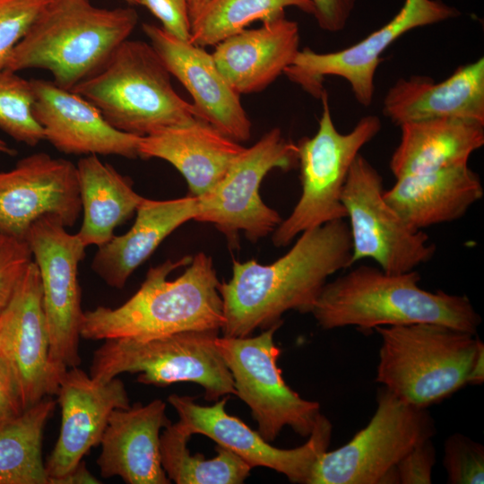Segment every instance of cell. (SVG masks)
<instances>
[{"label":"cell","instance_id":"29","mask_svg":"<svg viewBox=\"0 0 484 484\" xmlns=\"http://www.w3.org/2000/svg\"><path fill=\"white\" fill-rule=\"evenodd\" d=\"M55 406L46 396L0 427V484H48L42 437Z\"/></svg>","mask_w":484,"mask_h":484},{"label":"cell","instance_id":"4","mask_svg":"<svg viewBox=\"0 0 484 484\" xmlns=\"http://www.w3.org/2000/svg\"><path fill=\"white\" fill-rule=\"evenodd\" d=\"M138 22L132 7L102 8L91 0H51L11 53L5 69L48 71L73 90L99 72Z\"/></svg>","mask_w":484,"mask_h":484},{"label":"cell","instance_id":"21","mask_svg":"<svg viewBox=\"0 0 484 484\" xmlns=\"http://www.w3.org/2000/svg\"><path fill=\"white\" fill-rule=\"evenodd\" d=\"M383 113L393 124L459 117L484 124V58L458 67L445 80L400 78L387 91Z\"/></svg>","mask_w":484,"mask_h":484},{"label":"cell","instance_id":"13","mask_svg":"<svg viewBox=\"0 0 484 484\" xmlns=\"http://www.w3.org/2000/svg\"><path fill=\"white\" fill-rule=\"evenodd\" d=\"M383 177L359 154L348 174L341 203L349 219L351 264L371 259L388 273L414 271L436 252L423 230L409 228L384 197Z\"/></svg>","mask_w":484,"mask_h":484},{"label":"cell","instance_id":"20","mask_svg":"<svg viewBox=\"0 0 484 484\" xmlns=\"http://www.w3.org/2000/svg\"><path fill=\"white\" fill-rule=\"evenodd\" d=\"M169 423L160 399L114 410L97 459L101 477H120L127 484L170 483L160 454V431Z\"/></svg>","mask_w":484,"mask_h":484},{"label":"cell","instance_id":"18","mask_svg":"<svg viewBox=\"0 0 484 484\" xmlns=\"http://www.w3.org/2000/svg\"><path fill=\"white\" fill-rule=\"evenodd\" d=\"M143 30L169 73L192 96L199 118L238 143L247 141L251 122L239 94L222 75L212 55L154 24L143 23Z\"/></svg>","mask_w":484,"mask_h":484},{"label":"cell","instance_id":"37","mask_svg":"<svg viewBox=\"0 0 484 484\" xmlns=\"http://www.w3.org/2000/svg\"><path fill=\"white\" fill-rule=\"evenodd\" d=\"M134 4L145 6L170 35L190 41L191 19L187 0H134Z\"/></svg>","mask_w":484,"mask_h":484},{"label":"cell","instance_id":"28","mask_svg":"<svg viewBox=\"0 0 484 484\" xmlns=\"http://www.w3.org/2000/svg\"><path fill=\"white\" fill-rule=\"evenodd\" d=\"M77 175L83 219L76 233L87 247L108 242L115 229L129 219L143 197L133 188L132 181L97 155L79 160Z\"/></svg>","mask_w":484,"mask_h":484},{"label":"cell","instance_id":"23","mask_svg":"<svg viewBox=\"0 0 484 484\" xmlns=\"http://www.w3.org/2000/svg\"><path fill=\"white\" fill-rule=\"evenodd\" d=\"M245 147L201 118L140 138L138 156L173 165L185 177L192 196L212 189Z\"/></svg>","mask_w":484,"mask_h":484},{"label":"cell","instance_id":"25","mask_svg":"<svg viewBox=\"0 0 484 484\" xmlns=\"http://www.w3.org/2000/svg\"><path fill=\"white\" fill-rule=\"evenodd\" d=\"M135 212L131 229L98 247L92 260L94 272L112 288L122 289L130 275L168 236L182 224L194 220L197 198L192 195L172 200L143 197Z\"/></svg>","mask_w":484,"mask_h":484},{"label":"cell","instance_id":"27","mask_svg":"<svg viewBox=\"0 0 484 484\" xmlns=\"http://www.w3.org/2000/svg\"><path fill=\"white\" fill-rule=\"evenodd\" d=\"M8 344L19 378L24 410L51 395L49 336L42 307L38 266L32 261L12 299Z\"/></svg>","mask_w":484,"mask_h":484},{"label":"cell","instance_id":"45","mask_svg":"<svg viewBox=\"0 0 484 484\" xmlns=\"http://www.w3.org/2000/svg\"><path fill=\"white\" fill-rule=\"evenodd\" d=\"M124 1H125L129 4H134V0H124Z\"/></svg>","mask_w":484,"mask_h":484},{"label":"cell","instance_id":"35","mask_svg":"<svg viewBox=\"0 0 484 484\" xmlns=\"http://www.w3.org/2000/svg\"><path fill=\"white\" fill-rule=\"evenodd\" d=\"M32 261L28 242L0 229V315L10 304Z\"/></svg>","mask_w":484,"mask_h":484},{"label":"cell","instance_id":"1","mask_svg":"<svg viewBox=\"0 0 484 484\" xmlns=\"http://www.w3.org/2000/svg\"><path fill=\"white\" fill-rule=\"evenodd\" d=\"M292 247L269 264L233 261L232 276L220 283L223 336L245 337L282 323L290 310L310 313L330 276L351 266L345 219L298 235Z\"/></svg>","mask_w":484,"mask_h":484},{"label":"cell","instance_id":"38","mask_svg":"<svg viewBox=\"0 0 484 484\" xmlns=\"http://www.w3.org/2000/svg\"><path fill=\"white\" fill-rule=\"evenodd\" d=\"M436 462V451L431 438L420 441L397 463L402 484H430Z\"/></svg>","mask_w":484,"mask_h":484},{"label":"cell","instance_id":"17","mask_svg":"<svg viewBox=\"0 0 484 484\" xmlns=\"http://www.w3.org/2000/svg\"><path fill=\"white\" fill-rule=\"evenodd\" d=\"M61 408L59 436L45 462L48 484L75 467L100 445L110 414L130 407L124 383L117 376L99 382L78 367L66 370L56 394Z\"/></svg>","mask_w":484,"mask_h":484},{"label":"cell","instance_id":"5","mask_svg":"<svg viewBox=\"0 0 484 484\" xmlns=\"http://www.w3.org/2000/svg\"><path fill=\"white\" fill-rule=\"evenodd\" d=\"M376 382L403 402L428 408L467 385L484 345L466 331L440 324L378 326Z\"/></svg>","mask_w":484,"mask_h":484},{"label":"cell","instance_id":"12","mask_svg":"<svg viewBox=\"0 0 484 484\" xmlns=\"http://www.w3.org/2000/svg\"><path fill=\"white\" fill-rule=\"evenodd\" d=\"M282 323L256 336L217 337V349L229 370L238 395L251 410L258 433L273 441L286 426L307 437L318 416L320 404L303 399L284 381L277 361L281 350L273 334Z\"/></svg>","mask_w":484,"mask_h":484},{"label":"cell","instance_id":"33","mask_svg":"<svg viewBox=\"0 0 484 484\" xmlns=\"http://www.w3.org/2000/svg\"><path fill=\"white\" fill-rule=\"evenodd\" d=\"M443 464L449 484L484 483V447L464 435L445 440Z\"/></svg>","mask_w":484,"mask_h":484},{"label":"cell","instance_id":"34","mask_svg":"<svg viewBox=\"0 0 484 484\" xmlns=\"http://www.w3.org/2000/svg\"><path fill=\"white\" fill-rule=\"evenodd\" d=\"M51 0H0V70Z\"/></svg>","mask_w":484,"mask_h":484},{"label":"cell","instance_id":"31","mask_svg":"<svg viewBox=\"0 0 484 484\" xmlns=\"http://www.w3.org/2000/svg\"><path fill=\"white\" fill-rule=\"evenodd\" d=\"M288 7L313 13L308 0H210L192 21L190 42L202 48L215 46L255 21L285 15Z\"/></svg>","mask_w":484,"mask_h":484},{"label":"cell","instance_id":"43","mask_svg":"<svg viewBox=\"0 0 484 484\" xmlns=\"http://www.w3.org/2000/svg\"><path fill=\"white\" fill-rule=\"evenodd\" d=\"M209 1L210 0H187L191 23Z\"/></svg>","mask_w":484,"mask_h":484},{"label":"cell","instance_id":"3","mask_svg":"<svg viewBox=\"0 0 484 484\" xmlns=\"http://www.w3.org/2000/svg\"><path fill=\"white\" fill-rule=\"evenodd\" d=\"M419 281L416 270L388 273L359 265L327 281L310 313L324 330L432 323L477 333L481 317L468 297L428 291Z\"/></svg>","mask_w":484,"mask_h":484},{"label":"cell","instance_id":"9","mask_svg":"<svg viewBox=\"0 0 484 484\" xmlns=\"http://www.w3.org/2000/svg\"><path fill=\"white\" fill-rule=\"evenodd\" d=\"M25 240L40 277L42 307L49 336L48 375L53 395L56 394L66 370L81 364L79 339L84 312L81 306L78 267L86 246L53 214L34 221Z\"/></svg>","mask_w":484,"mask_h":484},{"label":"cell","instance_id":"6","mask_svg":"<svg viewBox=\"0 0 484 484\" xmlns=\"http://www.w3.org/2000/svg\"><path fill=\"white\" fill-rule=\"evenodd\" d=\"M170 75L151 44L127 39L99 72L71 91L116 129L143 137L199 118L194 105L177 93Z\"/></svg>","mask_w":484,"mask_h":484},{"label":"cell","instance_id":"40","mask_svg":"<svg viewBox=\"0 0 484 484\" xmlns=\"http://www.w3.org/2000/svg\"><path fill=\"white\" fill-rule=\"evenodd\" d=\"M101 483L87 469L82 460L75 467L64 476L53 480L50 484H98Z\"/></svg>","mask_w":484,"mask_h":484},{"label":"cell","instance_id":"2","mask_svg":"<svg viewBox=\"0 0 484 484\" xmlns=\"http://www.w3.org/2000/svg\"><path fill=\"white\" fill-rule=\"evenodd\" d=\"M220 281L211 256L167 260L148 271L139 290L117 307L83 313L87 340L151 339L186 331H220L224 322Z\"/></svg>","mask_w":484,"mask_h":484},{"label":"cell","instance_id":"44","mask_svg":"<svg viewBox=\"0 0 484 484\" xmlns=\"http://www.w3.org/2000/svg\"><path fill=\"white\" fill-rule=\"evenodd\" d=\"M15 152L16 151L0 137V154L13 156Z\"/></svg>","mask_w":484,"mask_h":484},{"label":"cell","instance_id":"11","mask_svg":"<svg viewBox=\"0 0 484 484\" xmlns=\"http://www.w3.org/2000/svg\"><path fill=\"white\" fill-rule=\"evenodd\" d=\"M297 165V144L287 140L280 128L271 129L251 147L244 148L212 189L196 197L194 220L212 223L231 242L240 231L250 241H258L282 220L277 211L263 202L262 181L274 169L286 171Z\"/></svg>","mask_w":484,"mask_h":484},{"label":"cell","instance_id":"8","mask_svg":"<svg viewBox=\"0 0 484 484\" xmlns=\"http://www.w3.org/2000/svg\"><path fill=\"white\" fill-rule=\"evenodd\" d=\"M320 99L322 114L317 132L296 143L301 194L290 214L272 232V243L279 247L290 245L306 230L346 219L341 195L350 167L360 150L382 128L380 118L368 115L351 131L342 134L333 121L325 90Z\"/></svg>","mask_w":484,"mask_h":484},{"label":"cell","instance_id":"39","mask_svg":"<svg viewBox=\"0 0 484 484\" xmlns=\"http://www.w3.org/2000/svg\"><path fill=\"white\" fill-rule=\"evenodd\" d=\"M318 26L328 32L342 30L354 10L357 0H308Z\"/></svg>","mask_w":484,"mask_h":484},{"label":"cell","instance_id":"7","mask_svg":"<svg viewBox=\"0 0 484 484\" xmlns=\"http://www.w3.org/2000/svg\"><path fill=\"white\" fill-rule=\"evenodd\" d=\"M219 331H186L151 338L105 340L95 350L90 376L107 382L123 373L156 386L191 382L208 401L236 394L233 379L216 346Z\"/></svg>","mask_w":484,"mask_h":484},{"label":"cell","instance_id":"32","mask_svg":"<svg viewBox=\"0 0 484 484\" xmlns=\"http://www.w3.org/2000/svg\"><path fill=\"white\" fill-rule=\"evenodd\" d=\"M34 101L30 81L16 72L0 70V129L29 146L45 140L43 128L33 113Z\"/></svg>","mask_w":484,"mask_h":484},{"label":"cell","instance_id":"10","mask_svg":"<svg viewBox=\"0 0 484 484\" xmlns=\"http://www.w3.org/2000/svg\"><path fill=\"white\" fill-rule=\"evenodd\" d=\"M435 433L427 408L414 407L382 386L367 425L342 446L323 452L307 484H380L413 446Z\"/></svg>","mask_w":484,"mask_h":484},{"label":"cell","instance_id":"14","mask_svg":"<svg viewBox=\"0 0 484 484\" xmlns=\"http://www.w3.org/2000/svg\"><path fill=\"white\" fill-rule=\"evenodd\" d=\"M457 9L440 0H405L385 25L355 45L339 51L317 53L299 49L284 74L304 91L320 99L326 76H338L350 85L356 100L368 107L375 95V75L382 54L401 36L419 28L458 16Z\"/></svg>","mask_w":484,"mask_h":484},{"label":"cell","instance_id":"36","mask_svg":"<svg viewBox=\"0 0 484 484\" xmlns=\"http://www.w3.org/2000/svg\"><path fill=\"white\" fill-rule=\"evenodd\" d=\"M13 314L0 342V427L19 417L25 410L19 378L8 344Z\"/></svg>","mask_w":484,"mask_h":484},{"label":"cell","instance_id":"22","mask_svg":"<svg viewBox=\"0 0 484 484\" xmlns=\"http://www.w3.org/2000/svg\"><path fill=\"white\" fill-rule=\"evenodd\" d=\"M298 51V25L283 15L228 37L215 45L212 55L240 95L264 90L284 73Z\"/></svg>","mask_w":484,"mask_h":484},{"label":"cell","instance_id":"30","mask_svg":"<svg viewBox=\"0 0 484 484\" xmlns=\"http://www.w3.org/2000/svg\"><path fill=\"white\" fill-rule=\"evenodd\" d=\"M191 435L177 422L163 428L160 438L161 466L177 484H240L248 477L251 467L230 450L218 445L217 455L206 459L192 455L187 448Z\"/></svg>","mask_w":484,"mask_h":484},{"label":"cell","instance_id":"41","mask_svg":"<svg viewBox=\"0 0 484 484\" xmlns=\"http://www.w3.org/2000/svg\"><path fill=\"white\" fill-rule=\"evenodd\" d=\"M484 381V345L480 349L469 374L467 385H480Z\"/></svg>","mask_w":484,"mask_h":484},{"label":"cell","instance_id":"42","mask_svg":"<svg viewBox=\"0 0 484 484\" xmlns=\"http://www.w3.org/2000/svg\"><path fill=\"white\" fill-rule=\"evenodd\" d=\"M13 314L12 300L4 311L0 315V342L5 333Z\"/></svg>","mask_w":484,"mask_h":484},{"label":"cell","instance_id":"24","mask_svg":"<svg viewBox=\"0 0 484 484\" xmlns=\"http://www.w3.org/2000/svg\"><path fill=\"white\" fill-rule=\"evenodd\" d=\"M483 194L480 177L468 164L403 176L384 191L387 203L413 230L461 219Z\"/></svg>","mask_w":484,"mask_h":484},{"label":"cell","instance_id":"26","mask_svg":"<svg viewBox=\"0 0 484 484\" xmlns=\"http://www.w3.org/2000/svg\"><path fill=\"white\" fill-rule=\"evenodd\" d=\"M400 142L389 168L395 178L468 164L484 144V124L441 117L400 125Z\"/></svg>","mask_w":484,"mask_h":484},{"label":"cell","instance_id":"19","mask_svg":"<svg viewBox=\"0 0 484 484\" xmlns=\"http://www.w3.org/2000/svg\"><path fill=\"white\" fill-rule=\"evenodd\" d=\"M33 113L44 137L57 151L73 155L138 156L141 136L113 127L88 99L54 82L30 80Z\"/></svg>","mask_w":484,"mask_h":484},{"label":"cell","instance_id":"16","mask_svg":"<svg viewBox=\"0 0 484 484\" xmlns=\"http://www.w3.org/2000/svg\"><path fill=\"white\" fill-rule=\"evenodd\" d=\"M82 212L77 168L73 162L37 152L0 170V229L24 238L47 214L73 226Z\"/></svg>","mask_w":484,"mask_h":484},{"label":"cell","instance_id":"15","mask_svg":"<svg viewBox=\"0 0 484 484\" xmlns=\"http://www.w3.org/2000/svg\"><path fill=\"white\" fill-rule=\"evenodd\" d=\"M168 402L177 411V424L191 436L201 434L246 462L251 468L266 467L283 474L290 482L307 484L317 457L328 449L333 427L320 413L307 442L291 449L275 447L256 430L226 412L227 397L203 406L190 396L173 393Z\"/></svg>","mask_w":484,"mask_h":484}]
</instances>
